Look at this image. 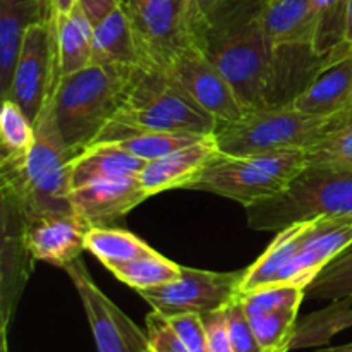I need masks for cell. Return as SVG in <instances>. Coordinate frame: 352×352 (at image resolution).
<instances>
[{
	"label": "cell",
	"instance_id": "277c9868",
	"mask_svg": "<svg viewBox=\"0 0 352 352\" xmlns=\"http://www.w3.org/2000/svg\"><path fill=\"white\" fill-rule=\"evenodd\" d=\"M244 208L248 226L261 232H278L320 217L352 219V167L306 165L280 192Z\"/></svg>",
	"mask_w": 352,
	"mask_h": 352
},
{
	"label": "cell",
	"instance_id": "f6af8a7d",
	"mask_svg": "<svg viewBox=\"0 0 352 352\" xmlns=\"http://www.w3.org/2000/svg\"><path fill=\"white\" fill-rule=\"evenodd\" d=\"M263 2H265V0H263Z\"/></svg>",
	"mask_w": 352,
	"mask_h": 352
},
{
	"label": "cell",
	"instance_id": "4316f807",
	"mask_svg": "<svg viewBox=\"0 0 352 352\" xmlns=\"http://www.w3.org/2000/svg\"><path fill=\"white\" fill-rule=\"evenodd\" d=\"M36 138L34 124L14 100H2L0 110V165L24 160Z\"/></svg>",
	"mask_w": 352,
	"mask_h": 352
},
{
	"label": "cell",
	"instance_id": "e575fe53",
	"mask_svg": "<svg viewBox=\"0 0 352 352\" xmlns=\"http://www.w3.org/2000/svg\"><path fill=\"white\" fill-rule=\"evenodd\" d=\"M306 160L308 165L333 164L352 167V110L329 136L306 150Z\"/></svg>",
	"mask_w": 352,
	"mask_h": 352
},
{
	"label": "cell",
	"instance_id": "30bf717a",
	"mask_svg": "<svg viewBox=\"0 0 352 352\" xmlns=\"http://www.w3.org/2000/svg\"><path fill=\"white\" fill-rule=\"evenodd\" d=\"M57 81V55L52 19L41 21L33 24L24 36L9 95L6 98L14 100L28 119L36 124Z\"/></svg>",
	"mask_w": 352,
	"mask_h": 352
},
{
	"label": "cell",
	"instance_id": "7c38bea8",
	"mask_svg": "<svg viewBox=\"0 0 352 352\" xmlns=\"http://www.w3.org/2000/svg\"><path fill=\"white\" fill-rule=\"evenodd\" d=\"M164 72L208 112L219 126L236 122L248 112L229 81L196 43L184 48Z\"/></svg>",
	"mask_w": 352,
	"mask_h": 352
},
{
	"label": "cell",
	"instance_id": "d590c367",
	"mask_svg": "<svg viewBox=\"0 0 352 352\" xmlns=\"http://www.w3.org/2000/svg\"><path fill=\"white\" fill-rule=\"evenodd\" d=\"M227 318H229V333L232 352H263L258 342L250 318L239 301V296L227 306Z\"/></svg>",
	"mask_w": 352,
	"mask_h": 352
},
{
	"label": "cell",
	"instance_id": "4fadbf2b",
	"mask_svg": "<svg viewBox=\"0 0 352 352\" xmlns=\"http://www.w3.org/2000/svg\"><path fill=\"white\" fill-rule=\"evenodd\" d=\"M0 313L2 332H7L36 260L28 246L26 213L19 201L6 191H0Z\"/></svg>",
	"mask_w": 352,
	"mask_h": 352
},
{
	"label": "cell",
	"instance_id": "ffe728a7",
	"mask_svg": "<svg viewBox=\"0 0 352 352\" xmlns=\"http://www.w3.org/2000/svg\"><path fill=\"white\" fill-rule=\"evenodd\" d=\"M40 0H0V93L9 95L21 45L33 24L48 21Z\"/></svg>",
	"mask_w": 352,
	"mask_h": 352
},
{
	"label": "cell",
	"instance_id": "ee69618b",
	"mask_svg": "<svg viewBox=\"0 0 352 352\" xmlns=\"http://www.w3.org/2000/svg\"><path fill=\"white\" fill-rule=\"evenodd\" d=\"M151 352H153V351H151Z\"/></svg>",
	"mask_w": 352,
	"mask_h": 352
},
{
	"label": "cell",
	"instance_id": "83f0119b",
	"mask_svg": "<svg viewBox=\"0 0 352 352\" xmlns=\"http://www.w3.org/2000/svg\"><path fill=\"white\" fill-rule=\"evenodd\" d=\"M188 6L189 23L196 40L206 30L256 16L263 0H188Z\"/></svg>",
	"mask_w": 352,
	"mask_h": 352
},
{
	"label": "cell",
	"instance_id": "4dcf8cb0",
	"mask_svg": "<svg viewBox=\"0 0 352 352\" xmlns=\"http://www.w3.org/2000/svg\"><path fill=\"white\" fill-rule=\"evenodd\" d=\"M315 9V40L313 50L327 55L346 43L347 0H313Z\"/></svg>",
	"mask_w": 352,
	"mask_h": 352
},
{
	"label": "cell",
	"instance_id": "f35d334b",
	"mask_svg": "<svg viewBox=\"0 0 352 352\" xmlns=\"http://www.w3.org/2000/svg\"><path fill=\"white\" fill-rule=\"evenodd\" d=\"M203 320H205L206 336H208L210 352H232L227 308L203 315Z\"/></svg>",
	"mask_w": 352,
	"mask_h": 352
},
{
	"label": "cell",
	"instance_id": "cb8c5ba5",
	"mask_svg": "<svg viewBox=\"0 0 352 352\" xmlns=\"http://www.w3.org/2000/svg\"><path fill=\"white\" fill-rule=\"evenodd\" d=\"M93 62L122 67H144L124 3L93 28Z\"/></svg>",
	"mask_w": 352,
	"mask_h": 352
},
{
	"label": "cell",
	"instance_id": "ab89813d",
	"mask_svg": "<svg viewBox=\"0 0 352 352\" xmlns=\"http://www.w3.org/2000/svg\"><path fill=\"white\" fill-rule=\"evenodd\" d=\"M76 2L81 6V9L85 10L88 19L91 21L93 28H95L96 24L102 23L105 17H109L112 12H116V10L122 6L124 0H76Z\"/></svg>",
	"mask_w": 352,
	"mask_h": 352
},
{
	"label": "cell",
	"instance_id": "5b68a950",
	"mask_svg": "<svg viewBox=\"0 0 352 352\" xmlns=\"http://www.w3.org/2000/svg\"><path fill=\"white\" fill-rule=\"evenodd\" d=\"M258 14L203 31L195 40L248 112L270 107L274 86L275 52L261 31Z\"/></svg>",
	"mask_w": 352,
	"mask_h": 352
},
{
	"label": "cell",
	"instance_id": "d6986e66",
	"mask_svg": "<svg viewBox=\"0 0 352 352\" xmlns=\"http://www.w3.org/2000/svg\"><path fill=\"white\" fill-rule=\"evenodd\" d=\"M261 31L274 50L315 40L313 0H265L258 14Z\"/></svg>",
	"mask_w": 352,
	"mask_h": 352
},
{
	"label": "cell",
	"instance_id": "74e56055",
	"mask_svg": "<svg viewBox=\"0 0 352 352\" xmlns=\"http://www.w3.org/2000/svg\"><path fill=\"white\" fill-rule=\"evenodd\" d=\"M146 333L153 352H191L175 336L167 318L155 309L146 316Z\"/></svg>",
	"mask_w": 352,
	"mask_h": 352
},
{
	"label": "cell",
	"instance_id": "1f68e13d",
	"mask_svg": "<svg viewBox=\"0 0 352 352\" xmlns=\"http://www.w3.org/2000/svg\"><path fill=\"white\" fill-rule=\"evenodd\" d=\"M299 308H285L278 311L250 318L258 342L263 352H289L298 327Z\"/></svg>",
	"mask_w": 352,
	"mask_h": 352
},
{
	"label": "cell",
	"instance_id": "8992f818",
	"mask_svg": "<svg viewBox=\"0 0 352 352\" xmlns=\"http://www.w3.org/2000/svg\"><path fill=\"white\" fill-rule=\"evenodd\" d=\"M352 110L309 116L292 105L250 110L236 122L220 124L215 140L222 155L246 157L280 150H308L329 136Z\"/></svg>",
	"mask_w": 352,
	"mask_h": 352
},
{
	"label": "cell",
	"instance_id": "7bdbcfd3",
	"mask_svg": "<svg viewBox=\"0 0 352 352\" xmlns=\"http://www.w3.org/2000/svg\"><path fill=\"white\" fill-rule=\"evenodd\" d=\"M316 352H352V342L344 344V346H337V347H323V349Z\"/></svg>",
	"mask_w": 352,
	"mask_h": 352
},
{
	"label": "cell",
	"instance_id": "f1b7e54d",
	"mask_svg": "<svg viewBox=\"0 0 352 352\" xmlns=\"http://www.w3.org/2000/svg\"><path fill=\"white\" fill-rule=\"evenodd\" d=\"M109 272H112L120 282L140 292L162 287V285L177 280L182 274V265L174 263L168 258L162 256L160 253H153L150 256L117 265Z\"/></svg>",
	"mask_w": 352,
	"mask_h": 352
},
{
	"label": "cell",
	"instance_id": "ac0fdd59",
	"mask_svg": "<svg viewBox=\"0 0 352 352\" xmlns=\"http://www.w3.org/2000/svg\"><path fill=\"white\" fill-rule=\"evenodd\" d=\"M72 213L88 227H109L148 199L138 179L98 181L71 189Z\"/></svg>",
	"mask_w": 352,
	"mask_h": 352
},
{
	"label": "cell",
	"instance_id": "f546056e",
	"mask_svg": "<svg viewBox=\"0 0 352 352\" xmlns=\"http://www.w3.org/2000/svg\"><path fill=\"white\" fill-rule=\"evenodd\" d=\"M205 136H196V134H179V133H160V131H131L117 136L112 141H103V143H113L122 150L129 151L134 157L141 158L144 162L157 160L168 153L189 146Z\"/></svg>",
	"mask_w": 352,
	"mask_h": 352
},
{
	"label": "cell",
	"instance_id": "7a4b0ae2",
	"mask_svg": "<svg viewBox=\"0 0 352 352\" xmlns=\"http://www.w3.org/2000/svg\"><path fill=\"white\" fill-rule=\"evenodd\" d=\"M217 127L219 122L164 71L136 67L124 105L93 143L112 141L131 131L208 136Z\"/></svg>",
	"mask_w": 352,
	"mask_h": 352
},
{
	"label": "cell",
	"instance_id": "603a6c76",
	"mask_svg": "<svg viewBox=\"0 0 352 352\" xmlns=\"http://www.w3.org/2000/svg\"><path fill=\"white\" fill-rule=\"evenodd\" d=\"M309 227H311V220H306V222L292 223L278 230L267 251L250 268H246V275L241 282L239 296L277 284L280 274L294 260L299 248L305 243Z\"/></svg>",
	"mask_w": 352,
	"mask_h": 352
},
{
	"label": "cell",
	"instance_id": "d4e9b609",
	"mask_svg": "<svg viewBox=\"0 0 352 352\" xmlns=\"http://www.w3.org/2000/svg\"><path fill=\"white\" fill-rule=\"evenodd\" d=\"M86 251L98 258L107 270L157 253L134 234L110 227H89L86 232Z\"/></svg>",
	"mask_w": 352,
	"mask_h": 352
},
{
	"label": "cell",
	"instance_id": "8fae6325",
	"mask_svg": "<svg viewBox=\"0 0 352 352\" xmlns=\"http://www.w3.org/2000/svg\"><path fill=\"white\" fill-rule=\"evenodd\" d=\"M82 302L98 352H151L146 330H141L113 305L86 270L81 258L64 268Z\"/></svg>",
	"mask_w": 352,
	"mask_h": 352
},
{
	"label": "cell",
	"instance_id": "52a82bcc",
	"mask_svg": "<svg viewBox=\"0 0 352 352\" xmlns=\"http://www.w3.org/2000/svg\"><path fill=\"white\" fill-rule=\"evenodd\" d=\"M306 165V150L267 151L246 157L220 153L189 189L250 206L280 192Z\"/></svg>",
	"mask_w": 352,
	"mask_h": 352
},
{
	"label": "cell",
	"instance_id": "6da1fadb",
	"mask_svg": "<svg viewBox=\"0 0 352 352\" xmlns=\"http://www.w3.org/2000/svg\"><path fill=\"white\" fill-rule=\"evenodd\" d=\"M136 67L96 64L64 76L52 93L55 127L72 155H78L100 136L124 105Z\"/></svg>",
	"mask_w": 352,
	"mask_h": 352
},
{
	"label": "cell",
	"instance_id": "484cf974",
	"mask_svg": "<svg viewBox=\"0 0 352 352\" xmlns=\"http://www.w3.org/2000/svg\"><path fill=\"white\" fill-rule=\"evenodd\" d=\"M352 327V298L333 301L329 308L306 315L296 327L292 349L325 346L332 337Z\"/></svg>",
	"mask_w": 352,
	"mask_h": 352
},
{
	"label": "cell",
	"instance_id": "44dd1931",
	"mask_svg": "<svg viewBox=\"0 0 352 352\" xmlns=\"http://www.w3.org/2000/svg\"><path fill=\"white\" fill-rule=\"evenodd\" d=\"M146 162L113 143H93L71 160L72 188L98 181L138 179Z\"/></svg>",
	"mask_w": 352,
	"mask_h": 352
},
{
	"label": "cell",
	"instance_id": "d6a6232c",
	"mask_svg": "<svg viewBox=\"0 0 352 352\" xmlns=\"http://www.w3.org/2000/svg\"><path fill=\"white\" fill-rule=\"evenodd\" d=\"M306 296L332 302L352 298V246L320 272L306 289Z\"/></svg>",
	"mask_w": 352,
	"mask_h": 352
},
{
	"label": "cell",
	"instance_id": "9c48e42d",
	"mask_svg": "<svg viewBox=\"0 0 352 352\" xmlns=\"http://www.w3.org/2000/svg\"><path fill=\"white\" fill-rule=\"evenodd\" d=\"M246 270L210 272L182 267L177 280L162 287L146 289L138 294L164 316L198 313L208 315L227 308L239 296L241 282Z\"/></svg>",
	"mask_w": 352,
	"mask_h": 352
},
{
	"label": "cell",
	"instance_id": "7402d4cb",
	"mask_svg": "<svg viewBox=\"0 0 352 352\" xmlns=\"http://www.w3.org/2000/svg\"><path fill=\"white\" fill-rule=\"evenodd\" d=\"M57 78L74 74L93 62V24L78 2L67 14L52 17Z\"/></svg>",
	"mask_w": 352,
	"mask_h": 352
},
{
	"label": "cell",
	"instance_id": "e0dca14e",
	"mask_svg": "<svg viewBox=\"0 0 352 352\" xmlns=\"http://www.w3.org/2000/svg\"><path fill=\"white\" fill-rule=\"evenodd\" d=\"M219 155L215 134H208L174 153L146 162L138 181L148 198L170 189H189Z\"/></svg>",
	"mask_w": 352,
	"mask_h": 352
},
{
	"label": "cell",
	"instance_id": "9a60e30c",
	"mask_svg": "<svg viewBox=\"0 0 352 352\" xmlns=\"http://www.w3.org/2000/svg\"><path fill=\"white\" fill-rule=\"evenodd\" d=\"M309 116H336L352 107V45L330 52L311 81L292 102Z\"/></svg>",
	"mask_w": 352,
	"mask_h": 352
},
{
	"label": "cell",
	"instance_id": "836d02e7",
	"mask_svg": "<svg viewBox=\"0 0 352 352\" xmlns=\"http://www.w3.org/2000/svg\"><path fill=\"white\" fill-rule=\"evenodd\" d=\"M306 298V289L301 285H270L260 291L241 294L239 301L248 318L278 311L285 308H301Z\"/></svg>",
	"mask_w": 352,
	"mask_h": 352
},
{
	"label": "cell",
	"instance_id": "60d3db41",
	"mask_svg": "<svg viewBox=\"0 0 352 352\" xmlns=\"http://www.w3.org/2000/svg\"><path fill=\"white\" fill-rule=\"evenodd\" d=\"M74 6H76V0H52L54 16H57V14H67Z\"/></svg>",
	"mask_w": 352,
	"mask_h": 352
},
{
	"label": "cell",
	"instance_id": "5bb4252c",
	"mask_svg": "<svg viewBox=\"0 0 352 352\" xmlns=\"http://www.w3.org/2000/svg\"><path fill=\"white\" fill-rule=\"evenodd\" d=\"M349 246H352V219L320 217L311 220L305 243L275 285H301L308 289L320 272Z\"/></svg>",
	"mask_w": 352,
	"mask_h": 352
},
{
	"label": "cell",
	"instance_id": "8d00e7d4",
	"mask_svg": "<svg viewBox=\"0 0 352 352\" xmlns=\"http://www.w3.org/2000/svg\"><path fill=\"white\" fill-rule=\"evenodd\" d=\"M175 336L182 340L191 352H210L208 336H206L205 320L198 313H184V315L165 316Z\"/></svg>",
	"mask_w": 352,
	"mask_h": 352
},
{
	"label": "cell",
	"instance_id": "ba28073f",
	"mask_svg": "<svg viewBox=\"0 0 352 352\" xmlns=\"http://www.w3.org/2000/svg\"><path fill=\"white\" fill-rule=\"evenodd\" d=\"M144 67L165 71L195 43L188 0H124Z\"/></svg>",
	"mask_w": 352,
	"mask_h": 352
},
{
	"label": "cell",
	"instance_id": "2e32d148",
	"mask_svg": "<svg viewBox=\"0 0 352 352\" xmlns=\"http://www.w3.org/2000/svg\"><path fill=\"white\" fill-rule=\"evenodd\" d=\"M89 227L74 213H40L26 217V239L36 261L65 268L86 250Z\"/></svg>",
	"mask_w": 352,
	"mask_h": 352
},
{
	"label": "cell",
	"instance_id": "b9f144b4",
	"mask_svg": "<svg viewBox=\"0 0 352 352\" xmlns=\"http://www.w3.org/2000/svg\"><path fill=\"white\" fill-rule=\"evenodd\" d=\"M346 41L352 45V0H347V28H346Z\"/></svg>",
	"mask_w": 352,
	"mask_h": 352
},
{
	"label": "cell",
	"instance_id": "3957f363",
	"mask_svg": "<svg viewBox=\"0 0 352 352\" xmlns=\"http://www.w3.org/2000/svg\"><path fill=\"white\" fill-rule=\"evenodd\" d=\"M36 138L26 158L0 165V191L12 195L26 217L40 213H72L71 160L47 102L34 124Z\"/></svg>",
	"mask_w": 352,
	"mask_h": 352
}]
</instances>
